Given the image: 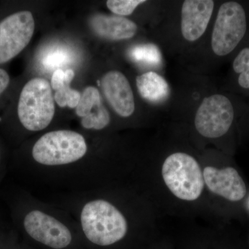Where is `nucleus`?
Returning a JSON list of instances; mask_svg holds the SVG:
<instances>
[{
  "label": "nucleus",
  "mask_w": 249,
  "mask_h": 249,
  "mask_svg": "<svg viewBox=\"0 0 249 249\" xmlns=\"http://www.w3.org/2000/svg\"><path fill=\"white\" fill-rule=\"evenodd\" d=\"M48 201L76 220L85 249H144L160 238L158 210L130 181L58 193Z\"/></svg>",
  "instance_id": "obj_1"
},
{
  "label": "nucleus",
  "mask_w": 249,
  "mask_h": 249,
  "mask_svg": "<svg viewBox=\"0 0 249 249\" xmlns=\"http://www.w3.org/2000/svg\"><path fill=\"white\" fill-rule=\"evenodd\" d=\"M136 164L135 159L91 151L80 132L56 129L33 142L27 170L37 186L68 193L129 182Z\"/></svg>",
  "instance_id": "obj_2"
},
{
  "label": "nucleus",
  "mask_w": 249,
  "mask_h": 249,
  "mask_svg": "<svg viewBox=\"0 0 249 249\" xmlns=\"http://www.w3.org/2000/svg\"><path fill=\"white\" fill-rule=\"evenodd\" d=\"M136 185L160 211L192 214L207 211L200 154L177 147L152 162L137 160Z\"/></svg>",
  "instance_id": "obj_3"
},
{
  "label": "nucleus",
  "mask_w": 249,
  "mask_h": 249,
  "mask_svg": "<svg viewBox=\"0 0 249 249\" xmlns=\"http://www.w3.org/2000/svg\"><path fill=\"white\" fill-rule=\"evenodd\" d=\"M19 227L35 249H85L78 224L65 210L48 201L25 196Z\"/></svg>",
  "instance_id": "obj_4"
},
{
  "label": "nucleus",
  "mask_w": 249,
  "mask_h": 249,
  "mask_svg": "<svg viewBox=\"0 0 249 249\" xmlns=\"http://www.w3.org/2000/svg\"><path fill=\"white\" fill-rule=\"evenodd\" d=\"M249 40L248 8L241 1H224L218 8L211 33L213 53L218 58L234 57Z\"/></svg>",
  "instance_id": "obj_5"
},
{
  "label": "nucleus",
  "mask_w": 249,
  "mask_h": 249,
  "mask_svg": "<svg viewBox=\"0 0 249 249\" xmlns=\"http://www.w3.org/2000/svg\"><path fill=\"white\" fill-rule=\"evenodd\" d=\"M238 103L230 94L215 93L201 101L193 118V128L198 137L212 143L227 137L238 115Z\"/></svg>",
  "instance_id": "obj_6"
},
{
  "label": "nucleus",
  "mask_w": 249,
  "mask_h": 249,
  "mask_svg": "<svg viewBox=\"0 0 249 249\" xmlns=\"http://www.w3.org/2000/svg\"><path fill=\"white\" fill-rule=\"evenodd\" d=\"M55 111L52 86L47 80L33 78L23 86L16 103V115L24 130L37 132L47 129Z\"/></svg>",
  "instance_id": "obj_7"
},
{
  "label": "nucleus",
  "mask_w": 249,
  "mask_h": 249,
  "mask_svg": "<svg viewBox=\"0 0 249 249\" xmlns=\"http://www.w3.org/2000/svg\"><path fill=\"white\" fill-rule=\"evenodd\" d=\"M200 160L207 211L210 212L213 203L217 199L236 203L245 199L247 186L234 167L218 164L212 150L201 153Z\"/></svg>",
  "instance_id": "obj_8"
},
{
  "label": "nucleus",
  "mask_w": 249,
  "mask_h": 249,
  "mask_svg": "<svg viewBox=\"0 0 249 249\" xmlns=\"http://www.w3.org/2000/svg\"><path fill=\"white\" fill-rule=\"evenodd\" d=\"M35 20L27 10L11 13L0 19V66L22 53L34 36Z\"/></svg>",
  "instance_id": "obj_9"
},
{
  "label": "nucleus",
  "mask_w": 249,
  "mask_h": 249,
  "mask_svg": "<svg viewBox=\"0 0 249 249\" xmlns=\"http://www.w3.org/2000/svg\"><path fill=\"white\" fill-rule=\"evenodd\" d=\"M213 0H185L180 15V32L183 40L196 42L204 35L215 8Z\"/></svg>",
  "instance_id": "obj_10"
},
{
  "label": "nucleus",
  "mask_w": 249,
  "mask_h": 249,
  "mask_svg": "<svg viewBox=\"0 0 249 249\" xmlns=\"http://www.w3.org/2000/svg\"><path fill=\"white\" fill-rule=\"evenodd\" d=\"M105 97L118 116L127 119L135 111V101L128 79L121 71H108L101 80Z\"/></svg>",
  "instance_id": "obj_11"
},
{
  "label": "nucleus",
  "mask_w": 249,
  "mask_h": 249,
  "mask_svg": "<svg viewBox=\"0 0 249 249\" xmlns=\"http://www.w3.org/2000/svg\"><path fill=\"white\" fill-rule=\"evenodd\" d=\"M89 23L96 35L108 40H129L138 32V26L135 22L121 16L93 15Z\"/></svg>",
  "instance_id": "obj_12"
},
{
  "label": "nucleus",
  "mask_w": 249,
  "mask_h": 249,
  "mask_svg": "<svg viewBox=\"0 0 249 249\" xmlns=\"http://www.w3.org/2000/svg\"><path fill=\"white\" fill-rule=\"evenodd\" d=\"M136 84L140 96L152 104L164 102L170 93L168 82L156 71L145 72L137 76Z\"/></svg>",
  "instance_id": "obj_13"
},
{
  "label": "nucleus",
  "mask_w": 249,
  "mask_h": 249,
  "mask_svg": "<svg viewBox=\"0 0 249 249\" xmlns=\"http://www.w3.org/2000/svg\"><path fill=\"white\" fill-rule=\"evenodd\" d=\"M233 88L239 92L249 93V40L242 46L232 58Z\"/></svg>",
  "instance_id": "obj_14"
},
{
  "label": "nucleus",
  "mask_w": 249,
  "mask_h": 249,
  "mask_svg": "<svg viewBox=\"0 0 249 249\" xmlns=\"http://www.w3.org/2000/svg\"><path fill=\"white\" fill-rule=\"evenodd\" d=\"M175 249H223L221 241L212 229L192 231L175 245Z\"/></svg>",
  "instance_id": "obj_15"
},
{
  "label": "nucleus",
  "mask_w": 249,
  "mask_h": 249,
  "mask_svg": "<svg viewBox=\"0 0 249 249\" xmlns=\"http://www.w3.org/2000/svg\"><path fill=\"white\" fill-rule=\"evenodd\" d=\"M80 123L82 127L87 130L100 132L110 126L111 118L109 111L102 103L93 108L89 115L81 119Z\"/></svg>",
  "instance_id": "obj_16"
},
{
  "label": "nucleus",
  "mask_w": 249,
  "mask_h": 249,
  "mask_svg": "<svg viewBox=\"0 0 249 249\" xmlns=\"http://www.w3.org/2000/svg\"><path fill=\"white\" fill-rule=\"evenodd\" d=\"M129 55L132 60L148 65H160L161 55L159 49L152 44H142L130 49Z\"/></svg>",
  "instance_id": "obj_17"
},
{
  "label": "nucleus",
  "mask_w": 249,
  "mask_h": 249,
  "mask_svg": "<svg viewBox=\"0 0 249 249\" xmlns=\"http://www.w3.org/2000/svg\"><path fill=\"white\" fill-rule=\"evenodd\" d=\"M102 103L99 91L94 87H88L81 94L79 103L76 108L77 116L83 119L89 115L93 108Z\"/></svg>",
  "instance_id": "obj_18"
},
{
  "label": "nucleus",
  "mask_w": 249,
  "mask_h": 249,
  "mask_svg": "<svg viewBox=\"0 0 249 249\" xmlns=\"http://www.w3.org/2000/svg\"><path fill=\"white\" fill-rule=\"evenodd\" d=\"M70 83H65L55 93V102L60 107L76 108L79 103L81 94L79 91L70 88Z\"/></svg>",
  "instance_id": "obj_19"
},
{
  "label": "nucleus",
  "mask_w": 249,
  "mask_h": 249,
  "mask_svg": "<svg viewBox=\"0 0 249 249\" xmlns=\"http://www.w3.org/2000/svg\"><path fill=\"white\" fill-rule=\"evenodd\" d=\"M145 2L144 0H109L106 4L113 14L124 17L133 14L139 6Z\"/></svg>",
  "instance_id": "obj_20"
},
{
  "label": "nucleus",
  "mask_w": 249,
  "mask_h": 249,
  "mask_svg": "<svg viewBox=\"0 0 249 249\" xmlns=\"http://www.w3.org/2000/svg\"><path fill=\"white\" fill-rule=\"evenodd\" d=\"M74 76V71L72 70H67L65 71L58 69L53 72L52 82H51V86H52V89L57 91L62 88L65 83H71Z\"/></svg>",
  "instance_id": "obj_21"
},
{
  "label": "nucleus",
  "mask_w": 249,
  "mask_h": 249,
  "mask_svg": "<svg viewBox=\"0 0 249 249\" xmlns=\"http://www.w3.org/2000/svg\"><path fill=\"white\" fill-rule=\"evenodd\" d=\"M67 55L64 52L55 51L51 52L43 60V63L48 67L60 66L67 62Z\"/></svg>",
  "instance_id": "obj_22"
},
{
  "label": "nucleus",
  "mask_w": 249,
  "mask_h": 249,
  "mask_svg": "<svg viewBox=\"0 0 249 249\" xmlns=\"http://www.w3.org/2000/svg\"><path fill=\"white\" fill-rule=\"evenodd\" d=\"M11 82L9 73L4 68L0 67V98L9 89Z\"/></svg>",
  "instance_id": "obj_23"
},
{
  "label": "nucleus",
  "mask_w": 249,
  "mask_h": 249,
  "mask_svg": "<svg viewBox=\"0 0 249 249\" xmlns=\"http://www.w3.org/2000/svg\"><path fill=\"white\" fill-rule=\"evenodd\" d=\"M144 249H175V245L166 239H157L151 245Z\"/></svg>",
  "instance_id": "obj_24"
},
{
  "label": "nucleus",
  "mask_w": 249,
  "mask_h": 249,
  "mask_svg": "<svg viewBox=\"0 0 249 249\" xmlns=\"http://www.w3.org/2000/svg\"><path fill=\"white\" fill-rule=\"evenodd\" d=\"M24 249H35L33 248V247H31V246H25V247H24Z\"/></svg>",
  "instance_id": "obj_25"
},
{
  "label": "nucleus",
  "mask_w": 249,
  "mask_h": 249,
  "mask_svg": "<svg viewBox=\"0 0 249 249\" xmlns=\"http://www.w3.org/2000/svg\"><path fill=\"white\" fill-rule=\"evenodd\" d=\"M1 147H0V162H1Z\"/></svg>",
  "instance_id": "obj_26"
},
{
  "label": "nucleus",
  "mask_w": 249,
  "mask_h": 249,
  "mask_svg": "<svg viewBox=\"0 0 249 249\" xmlns=\"http://www.w3.org/2000/svg\"><path fill=\"white\" fill-rule=\"evenodd\" d=\"M245 109H248L249 112V107L248 108H245Z\"/></svg>",
  "instance_id": "obj_27"
},
{
  "label": "nucleus",
  "mask_w": 249,
  "mask_h": 249,
  "mask_svg": "<svg viewBox=\"0 0 249 249\" xmlns=\"http://www.w3.org/2000/svg\"><path fill=\"white\" fill-rule=\"evenodd\" d=\"M22 249H24V248H23Z\"/></svg>",
  "instance_id": "obj_28"
},
{
  "label": "nucleus",
  "mask_w": 249,
  "mask_h": 249,
  "mask_svg": "<svg viewBox=\"0 0 249 249\" xmlns=\"http://www.w3.org/2000/svg\"></svg>",
  "instance_id": "obj_29"
}]
</instances>
